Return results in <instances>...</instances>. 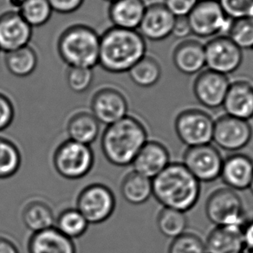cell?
<instances>
[{"label": "cell", "mask_w": 253, "mask_h": 253, "mask_svg": "<svg viewBox=\"0 0 253 253\" xmlns=\"http://www.w3.org/2000/svg\"><path fill=\"white\" fill-rule=\"evenodd\" d=\"M216 1H218V0H216Z\"/></svg>", "instance_id": "obj_48"}, {"label": "cell", "mask_w": 253, "mask_h": 253, "mask_svg": "<svg viewBox=\"0 0 253 253\" xmlns=\"http://www.w3.org/2000/svg\"><path fill=\"white\" fill-rule=\"evenodd\" d=\"M15 117V108L11 99L0 92V132L11 126Z\"/></svg>", "instance_id": "obj_37"}, {"label": "cell", "mask_w": 253, "mask_h": 253, "mask_svg": "<svg viewBox=\"0 0 253 253\" xmlns=\"http://www.w3.org/2000/svg\"><path fill=\"white\" fill-rule=\"evenodd\" d=\"M56 49L68 67L94 69L98 65L100 35L88 25H72L61 33Z\"/></svg>", "instance_id": "obj_4"}, {"label": "cell", "mask_w": 253, "mask_h": 253, "mask_svg": "<svg viewBox=\"0 0 253 253\" xmlns=\"http://www.w3.org/2000/svg\"><path fill=\"white\" fill-rule=\"evenodd\" d=\"M227 37L242 51L253 50V19L243 18L233 20Z\"/></svg>", "instance_id": "obj_33"}, {"label": "cell", "mask_w": 253, "mask_h": 253, "mask_svg": "<svg viewBox=\"0 0 253 253\" xmlns=\"http://www.w3.org/2000/svg\"><path fill=\"white\" fill-rule=\"evenodd\" d=\"M29 253H77L73 240L54 226L32 234L28 242Z\"/></svg>", "instance_id": "obj_22"}, {"label": "cell", "mask_w": 253, "mask_h": 253, "mask_svg": "<svg viewBox=\"0 0 253 253\" xmlns=\"http://www.w3.org/2000/svg\"><path fill=\"white\" fill-rule=\"evenodd\" d=\"M146 52V40L138 31L112 26L100 35L98 65L113 74L127 73Z\"/></svg>", "instance_id": "obj_2"}, {"label": "cell", "mask_w": 253, "mask_h": 253, "mask_svg": "<svg viewBox=\"0 0 253 253\" xmlns=\"http://www.w3.org/2000/svg\"><path fill=\"white\" fill-rule=\"evenodd\" d=\"M8 3L11 5V7L19 10V8L21 7L23 4L25 3V0H7Z\"/></svg>", "instance_id": "obj_43"}, {"label": "cell", "mask_w": 253, "mask_h": 253, "mask_svg": "<svg viewBox=\"0 0 253 253\" xmlns=\"http://www.w3.org/2000/svg\"><path fill=\"white\" fill-rule=\"evenodd\" d=\"M22 156L18 147L5 138L0 137V179L15 175L21 166Z\"/></svg>", "instance_id": "obj_32"}, {"label": "cell", "mask_w": 253, "mask_h": 253, "mask_svg": "<svg viewBox=\"0 0 253 253\" xmlns=\"http://www.w3.org/2000/svg\"><path fill=\"white\" fill-rule=\"evenodd\" d=\"M169 253H207L205 242L193 232H186L172 239Z\"/></svg>", "instance_id": "obj_34"}, {"label": "cell", "mask_w": 253, "mask_h": 253, "mask_svg": "<svg viewBox=\"0 0 253 253\" xmlns=\"http://www.w3.org/2000/svg\"><path fill=\"white\" fill-rule=\"evenodd\" d=\"M148 142V131L140 120L127 116L107 126L101 148L109 163L117 167L132 165L142 147Z\"/></svg>", "instance_id": "obj_3"}, {"label": "cell", "mask_w": 253, "mask_h": 253, "mask_svg": "<svg viewBox=\"0 0 253 253\" xmlns=\"http://www.w3.org/2000/svg\"><path fill=\"white\" fill-rule=\"evenodd\" d=\"M18 11L32 29L46 25L53 13L48 0H25Z\"/></svg>", "instance_id": "obj_31"}, {"label": "cell", "mask_w": 253, "mask_h": 253, "mask_svg": "<svg viewBox=\"0 0 253 253\" xmlns=\"http://www.w3.org/2000/svg\"><path fill=\"white\" fill-rule=\"evenodd\" d=\"M188 219L186 212L163 208L157 218V226L162 235L175 239L186 232Z\"/></svg>", "instance_id": "obj_30"}, {"label": "cell", "mask_w": 253, "mask_h": 253, "mask_svg": "<svg viewBox=\"0 0 253 253\" xmlns=\"http://www.w3.org/2000/svg\"><path fill=\"white\" fill-rule=\"evenodd\" d=\"M32 28L18 11L4 12L0 16V51L11 52L29 45Z\"/></svg>", "instance_id": "obj_15"}, {"label": "cell", "mask_w": 253, "mask_h": 253, "mask_svg": "<svg viewBox=\"0 0 253 253\" xmlns=\"http://www.w3.org/2000/svg\"><path fill=\"white\" fill-rule=\"evenodd\" d=\"M175 17L162 3L148 4L138 32L146 40L162 41L172 35Z\"/></svg>", "instance_id": "obj_16"}, {"label": "cell", "mask_w": 253, "mask_h": 253, "mask_svg": "<svg viewBox=\"0 0 253 253\" xmlns=\"http://www.w3.org/2000/svg\"><path fill=\"white\" fill-rule=\"evenodd\" d=\"M206 66L219 74L234 73L243 62V51L227 36H217L205 45Z\"/></svg>", "instance_id": "obj_11"}, {"label": "cell", "mask_w": 253, "mask_h": 253, "mask_svg": "<svg viewBox=\"0 0 253 253\" xmlns=\"http://www.w3.org/2000/svg\"><path fill=\"white\" fill-rule=\"evenodd\" d=\"M100 124L91 112L75 113L68 121L66 128L69 140L89 146L98 137Z\"/></svg>", "instance_id": "obj_24"}, {"label": "cell", "mask_w": 253, "mask_h": 253, "mask_svg": "<svg viewBox=\"0 0 253 253\" xmlns=\"http://www.w3.org/2000/svg\"><path fill=\"white\" fill-rule=\"evenodd\" d=\"M0 253H19L17 246L9 239L0 238Z\"/></svg>", "instance_id": "obj_42"}, {"label": "cell", "mask_w": 253, "mask_h": 253, "mask_svg": "<svg viewBox=\"0 0 253 253\" xmlns=\"http://www.w3.org/2000/svg\"><path fill=\"white\" fill-rule=\"evenodd\" d=\"M225 14L232 20L246 18L253 5V0H218Z\"/></svg>", "instance_id": "obj_36"}, {"label": "cell", "mask_w": 253, "mask_h": 253, "mask_svg": "<svg viewBox=\"0 0 253 253\" xmlns=\"http://www.w3.org/2000/svg\"><path fill=\"white\" fill-rule=\"evenodd\" d=\"M94 162V153L89 146L71 140L60 144L53 156L55 170L67 179L84 178L91 171Z\"/></svg>", "instance_id": "obj_7"}, {"label": "cell", "mask_w": 253, "mask_h": 253, "mask_svg": "<svg viewBox=\"0 0 253 253\" xmlns=\"http://www.w3.org/2000/svg\"><path fill=\"white\" fill-rule=\"evenodd\" d=\"M230 189H249L253 177V161L248 155L235 153L224 159L220 176Z\"/></svg>", "instance_id": "obj_19"}, {"label": "cell", "mask_w": 253, "mask_h": 253, "mask_svg": "<svg viewBox=\"0 0 253 253\" xmlns=\"http://www.w3.org/2000/svg\"><path fill=\"white\" fill-rule=\"evenodd\" d=\"M246 18H251V19H253V5L251 8V10H250L249 13H248V16L246 17Z\"/></svg>", "instance_id": "obj_44"}, {"label": "cell", "mask_w": 253, "mask_h": 253, "mask_svg": "<svg viewBox=\"0 0 253 253\" xmlns=\"http://www.w3.org/2000/svg\"><path fill=\"white\" fill-rule=\"evenodd\" d=\"M162 72L158 61L146 55L127 73L134 84L141 88H151L160 81Z\"/></svg>", "instance_id": "obj_28"}, {"label": "cell", "mask_w": 253, "mask_h": 253, "mask_svg": "<svg viewBox=\"0 0 253 253\" xmlns=\"http://www.w3.org/2000/svg\"><path fill=\"white\" fill-rule=\"evenodd\" d=\"M214 120L201 109L183 110L176 117L174 129L179 141L187 148L210 144L212 141Z\"/></svg>", "instance_id": "obj_8"}, {"label": "cell", "mask_w": 253, "mask_h": 253, "mask_svg": "<svg viewBox=\"0 0 253 253\" xmlns=\"http://www.w3.org/2000/svg\"><path fill=\"white\" fill-rule=\"evenodd\" d=\"M52 11L59 14H71L78 11L85 0H48Z\"/></svg>", "instance_id": "obj_39"}, {"label": "cell", "mask_w": 253, "mask_h": 253, "mask_svg": "<svg viewBox=\"0 0 253 253\" xmlns=\"http://www.w3.org/2000/svg\"><path fill=\"white\" fill-rule=\"evenodd\" d=\"M253 135V126L248 121L227 115L214 121L212 141L225 151L238 152L246 148Z\"/></svg>", "instance_id": "obj_12"}, {"label": "cell", "mask_w": 253, "mask_h": 253, "mask_svg": "<svg viewBox=\"0 0 253 253\" xmlns=\"http://www.w3.org/2000/svg\"><path fill=\"white\" fill-rule=\"evenodd\" d=\"M225 115L248 121L253 118V82L240 78L231 82L223 103Z\"/></svg>", "instance_id": "obj_17"}, {"label": "cell", "mask_w": 253, "mask_h": 253, "mask_svg": "<svg viewBox=\"0 0 253 253\" xmlns=\"http://www.w3.org/2000/svg\"><path fill=\"white\" fill-rule=\"evenodd\" d=\"M207 253H244L242 230L229 226H215L205 242Z\"/></svg>", "instance_id": "obj_23"}, {"label": "cell", "mask_w": 253, "mask_h": 253, "mask_svg": "<svg viewBox=\"0 0 253 253\" xmlns=\"http://www.w3.org/2000/svg\"><path fill=\"white\" fill-rule=\"evenodd\" d=\"M187 19L192 34L201 39L228 35L233 22L216 0H199Z\"/></svg>", "instance_id": "obj_6"}, {"label": "cell", "mask_w": 253, "mask_h": 253, "mask_svg": "<svg viewBox=\"0 0 253 253\" xmlns=\"http://www.w3.org/2000/svg\"><path fill=\"white\" fill-rule=\"evenodd\" d=\"M201 182L182 163H170L152 179L153 196L163 208L186 212L196 206Z\"/></svg>", "instance_id": "obj_1"}, {"label": "cell", "mask_w": 253, "mask_h": 253, "mask_svg": "<svg viewBox=\"0 0 253 253\" xmlns=\"http://www.w3.org/2000/svg\"><path fill=\"white\" fill-rule=\"evenodd\" d=\"M230 84L227 76L207 70L200 72L194 81V95L206 108L218 109L224 103Z\"/></svg>", "instance_id": "obj_14"}, {"label": "cell", "mask_w": 253, "mask_h": 253, "mask_svg": "<svg viewBox=\"0 0 253 253\" xmlns=\"http://www.w3.org/2000/svg\"><path fill=\"white\" fill-rule=\"evenodd\" d=\"M253 253V251H247V252H246V253Z\"/></svg>", "instance_id": "obj_47"}, {"label": "cell", "mask_w": 253, "mask_h": 253, "mask_svg": "<svg viewBox=\"0 0 253 253\" xmlns=\"http://www.w3.org/2000/svg\"><path fill=\"white\" fill-rule=\"evenodd\" d=\"M94 81L93 69L69 67L66 72V82L71 90L82 94L87 91Z\"/></svg>", "instance_id": "obj_35"}, {"label": "cell", "mask_w": 253, "mask_h": 253, "mask_svg": "<svg viewBox=\"0 0 253 253\" xmlns=\"http://www.w3.org/2000/svg\"><path fill=\"white\" fill-rule=\"evenodd\" d=\"M206 214L215 226H229L242 230L248 217L242 199L228 187L215 190L206 202Z\"/></svg>", "instance_id": "obj_5"}, {"label": "cell", "mask_w": 253, "mask_h": 253, "mask_svg": "<svg viewBox=\"0 0 253 253\" xmlns=\"http://www.w3.org/2000/svg\"><path fill=\"white\" fill-rule=\"evenodd\" d=\"M223 162L220 152L211 143L187 148L183 155V165L200 182L219 178Z\"/></svg>", "instance_id": "obj_10"}, {"label": "cell", "mask_w": 253, "mask_h": 253, "mask_svg": "<svg viewBox=\"0 0 253 253\" xmlns=\"http://www.w3.org/2000/svg\"><path fill=\"white\" fill-rule=\"evenodd\" d=\"M172 62L182 74L192 76L200 73L206 66L205 45L194 39L184 40L173 50Z\"/></svg>", "instance_id": "obj_21"}, {"label": "cell", "mask_w": 253, "mask_h": 253, "mask_svg": "<svg viewBox=\"0 0 253 253\" xmlns=\"http://www.w3.org/2000/svg\"><path fill=\"white\" fill-rule=\"evenodd\" d=\"M199 0H163L162 4L175 18L187 17Z\"/></svg>", "instance_id": "obj_38"}, {"label": "cell", "mask_w": 253, "mask_h": 253, "mask_svg": "<svg viewBox=\"0 0 253 253\" xmlns=\"http://www.w3.org/2000/svg\"><path fill=\"white\" fill-rule=\"evenodd\" d=\"M242 239L246 251H253V218H248L242 229Z\"/></svg>", "instance_id": "obj_41"}, {"label": "cell", "mask_w": 253, "mask_h": 253, "mask_svg": "<svg viewBox=\"0 0 253 253\" xmlns=\"http://www.w3.org/2000/svg\"><path fill=\"white\" fill-rule=\"evenodd\" d=\"M4 63L7 71L16 78H27L33 74L39 64V56L35 49L25 46L6 53Z\"/></svg>", "instance_id": "obj_26"}, {"label": "cell", "mask_w": 253, "mask_h": 253, "mask_svg": "<svg viewBox=\"0 0 253 253\" xmlns=\"http://www.w3.org/2000/svg\"><path fill=\"white\" fill-rule=\"evenodd\" d=\"M147 5L144 0H116L111 2L108 14L113 27L137 31Z\"/></svg>", "instance_id": "obj_20"}, {"label": "cell", "mask_w": 253, "mask_h": 253, "mask_svg": "<svg viewBox=\"0 0 253 253\" xmlns=\"http://www.w3.org/2000/svg\"><path fill=\"white\" fill-rule=\"evenodd\" d=\"M105 1H108L109 3H111V2H114V1H116V0H105Z\"/></svg>", "instance_id": "obj_46"}, {"label": "cell", "mask_w": 253, "mask_h": 253, "mask_svg": "<svg viewBox=\"0 0 253 253\" xmlns=\"http://www.w3.org/2000/svg\"><path fill=\"white\" fill-rule=\"evenodd\" d=\"M88 225L86 218L77 208L62 211L55 222L56 228L72 240L84 235L88 230Z\"/></svg>", "instance_id": "obj_29"}, {"label": "cell", "mask_w": 253, "mask_h": 253, "mask_svg": "<svg viewBox=\"0 0 253 253\" xmlns=\"http://www.w3.org/2000/svg\"><path fill=\"white\" fill-rule=\"evenodd\" d=\"M22 218L26 228L33 233L54 227L56 222L52 210L41 201L27 205L22 213Z\"/></svg>", "instance_id": "obj_27"}, {"label": "cell", "mask_w": 253, "mask_h": 253, "mask_svg": "<svg viewBox=\"0 0 253 253\" xmlns=\"http://www.w3.org/2000/svg\"><path fill=\"white\" fill-rule=\"evenodd\" d=\"M192 34L189 22L187 17L175 18L174 25L172 27V35L176 39H186Z\"/></svg>", "instance_id": "obj_40"}, {"label": "cell", "mask_w": 253, "mask_h": 253, "mask_svg": "<svg viewBox=\"0 0 253 253\" xmlns=\"http://www.w3.org/2000/svg\"><path fill=\"white\" fill-rule=\"evenodd\" d=\"M116 197L108 186L92 184L82 190L77 200V209L88 224L96 225L108 220L116 209Z\"/></svg>", "instance_id": "obj_9"}, {"label": "cell", "mask_w": 253, "mask_h": 253, "mask_svg": "<svg viewBox=\"0 0 253 253\" xmlns=\"http://www.w3.org/2000/svg\"><path fill=\"white\" fill-rule=\"evenodd\" d=\"M90 112L107 126L123 119L128 113V102L119 89L104 87L95 92L90 102Z\"/></svg>", "instance_id": "obj_13"}, {"label": "cell", "mask_w": 253, "mask_h": 253, "mask_svg": "<svg viewBox=\"0 0 253 253\" xmlns=\"http://www.w3.org/2000/svg\"><path fill=\"white\" fill-rule=\"evenodd\" d=\"M250 191H251V193L253 194V180H252V182H251V185H250L249 187Z\"/></svg>", "instance_id": "obj_45"}, {"label": "cell", "mask_w": 253, "mask_h": 253, "mask_svg": "<svg viewBox=\"0 0 253 253\" xmlns=\"http://www.w3.org/2000/svg\"><path fill=\"white\" fill-rule=\"evenodd\" d=\"M123 199L131 205L146 203L153 196L152 179L133 171L124 178L121 186Z\"/></svg>", "instance_id": "obj_25"}, {"label": "cell", "mask_w": 253, "mask_h": 253, "mask_svg": "<svg viewBox=\"0 0 253 253\" xmlns=\"http://www.w3.org/2000/svg\"><path fill=\"white\" fill-rule=\"evenodd\" d=\"M169 149L162 142L148 141L132 163L134 172L153 179L170 164Z\"/></svg>", "instance_id": "obj_18"}]
</instances>
